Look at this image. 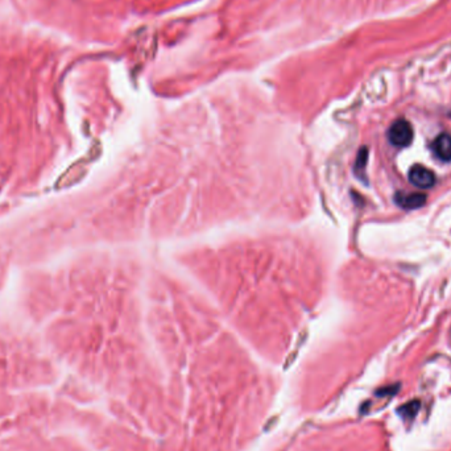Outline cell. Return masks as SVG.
<instances>
[{
  "label": "cell",
  "instance_id": "cell-2",
  "mask_svg": "<svg viewBox=\"0 0 451 451\" xmlns=\"http://www.w3.org/2000/svg\"><path fill=\"white\" fill-rule=\"evenodd\" d=\"M409 181L413 186L420 189H430L436 185L437 177L432 170L424 165H413L409 170Z\"/></svg>",
  "mask_w": 451,
  "mask_h": 451
},
{
  "label": "cell",
  "instance_id": "cell-4",
  "mask_svg": "<svg viewBox=\"0 0 451 451\" xmlns=\"http://www.w3.org/2000/svg\"><path fill=\"white\" fill-rule=\"evenodd\" d=\"M432 150L438 160L444 162L451 161V136L449 133H441L434 139Z\"/></svg>",
  "mask_w": 451,
  "mask_h": 451
},
{
  "label": "cell",
  "instance_id": "cell-3",
  "mask_svg": "<svg viewBox=\"0 0 451 451\" xmlns=\"http://www.w3.org/2000/svg\"><path fill=\"white\" fill-rule=\"evenodd\" d=\"M426 199H428L426 194L408 193V192H397L393 197L394 203L404 210H416L422 207L426 203Z\"/></svg>",
  "mask_w": 451,
  "mask_h": 451
},
{
  "label": "cell",
  "instance_id": "cell-5",
  "mask_svg": "<svg viewBox=\"0 0 451 451\" xmlns=\"http://www.w3.org/2000/svg\"><path fill=\"white\" fill-rule=\"evenodd\" d=\"M367 158H368V149H367V148H362L360 152H359L358 157H356V165H355V170H356V172L366 168Z\"/></svg>",
  "mask_w": 451,
  "mask_h": 451
},
{
  "label": "cell",
  "instance_id": "cell-1",
  "mask_svg": "<svg viewBox=\"0 0 451 451\" xmlns=\"http://www.w3.org/2000/svg\"><path fill=\"white\" fill-rule=\"evenodd\" d=\"M388 140L393 147L405 148L412 143L413 128L405 119H397L388 129Z\"/></svg>",
  "mask_w": 451,
  "mask_h": 451
}]
</instances>
